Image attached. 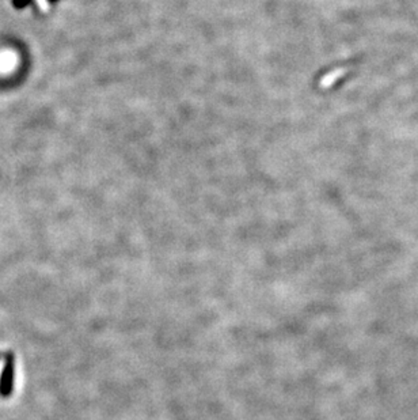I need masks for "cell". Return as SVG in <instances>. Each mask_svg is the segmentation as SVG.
<instances>
[{
	"label": "cell",
	"instance_id": "obj_1",
	"mask_svg": "<svg viewBox=\"0 0 418 420\" xmlns=\"http://www.w3.org/2000/svg\"><path fill=\"white\" fill-rule=\"evenodd\" d=\"M15 63H16V57L14 53L8 52V53L0 54V68H1L3 71L11 70V68L15 65Z\"/></svg>",
	"mask_w": 418,
	"mask_h": 420
}]
</instances>
